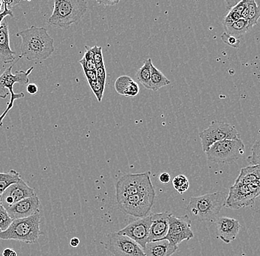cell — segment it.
<instances>
[{"label":"cell","instance_id":"6da1fadb","mask_svg":"<svg viewBox=\"0 0 260 256\" xmlns=\"http://www.w3.org/2000/svg\"><path fill=\"white\" fill-rule=\"evenodd\" d=\"M16 35L22 39L19 58L24 57L28 61H43L54 52V40L45 27L31 26L18 32Z\"/></svg>","mask_w":260,"mask_h":256},{"label":"cell","instance_id":"7a4b0ae2","mask_svg":"<svg viewBox=\"0 0 260 256\" xmlns=\"http://www.w3.org/2000/svg\"><path fill=\"white\" fill-rule=\"evenodd\" d=\"M227 194L222 191L190 198L186 207L189 218L198 222H211L216 218L225 207Z\"/></svg>","mask_w":260,"mask_h":256},{"label":"cell","instance_id":"3957f363","mask_svg":"<svg viewBox=\"0 0 260 256\" xmlns=\"http://www.w3.org/2000/svg\"><path fill=\"white\" fill-rule=\"evenodd\" d=\"M87 11V1L55 0L53 13L47 22L53 27L68 29L73 24L79 23Z\"/></svg>","mask_w":260,"mask_h":256},{"label":"cell","instance_id":"277c9868","mask_svg":"<svg viewBox=\"0 0 260 256\" xmlns=\"http://www.w3.org/2000/svg\"><path fill=\"white\" fill-rule=\"evenodd\" d=\"M40 225V212L27 218L13 220L8 229L0 233V240H15L26 244H34L44 234Z\"/></svg>","mask_w":260,"mask_h":256},{"label":"cell","instance_id":"5b68a950","mask_svg":"<svg viewBox=\"0 0 260 256\" xmlns=\"http://www.w3.org/2000/svg\"><path fill=\"white\" fill-rule=\"evenodd\" d=\"M12 69L13 65L10 66L0 76V98L6 99L8 95H11V99H10L9 103H8L7 107L3 112V114L0 116V127L3 126V121L7 116L8 112L14 107L15 100L23 98L24 97L23 92L16 94L14 92V84L16 83L22 84V85L27 84L29 82V75L31 74L34 67L32 66L27 71H16L15 74H12Z\"/></svg>","mask_w":260,"mask_h":256},{"label":"cell","instance_id":"8992f818","mask_svg":"<svg viewBox=\"0 0 260 256\" xmlns=\"http://www.w3.org/2000/svg\"><path fill=\"white\" fill-rule=\"evenodd\" d=\"M140 193H155L149 171L123 175L115 185L118 203L130 196Z\"/></svg>","mask_w":260,"mask_h":256},{"label":"cell","instance_id":"52a82bcc","mask_svg":"<svg viewBox=\"0 0 260 256\" xmlns=\"http://www.w3.org/2000/svg\"><path fill=\"white\" fill-rule=\"evenodd\" d=\"M245 145L240 138L215 142L206 152L208 160L216 163H232L244 155Z\"/></svg>","mask_w":260,"mask_h":256},{"label":"cell","instance_id":"ba28073f","mask_svg":"<svg viewBox=\"0 0 260 256\" xmlns=\"http://www.w3.org/2000/svg\"><path fill=\"white\" fill-rule=\"evenodd\" d=\"M199 136L205 153L215 142L240 138V134L235 126L219 121H212L207 129L199 133Z\"/></svg>","mask_w":260,"mask_h":256},{"label":"cell","instance_id":"9c48e42d","mask_svg":"<svg viewBox=\"0 0 260 256\" xmlns=\"http://www.w3.org/2000/svg\"><path fill=\"white\" fill-rule=\"evenodd\" d=\"M155 193H140L130 196L118 203L120 210L136 218H144L150 214L153 206Z\"/></svg>","mask_w":260,"mask_h":256},{"label":"cell","instance_id":"30bf717a","mask_svg":"<svg viewBox=\"0 0 260 256\" xmlns=\"http://www.w3.org/2000/svg\"><path fill=\"white\" fill-rule=\"evenodd\" d=\"M105 247L114 256H146L136 241L118 232L107 236Z\"/></svg>","mask_w":260,"mask_h":256},{"label":"cell","instance_id":"8fae6325","mask_svg":"<svg viewBox=\"0 0 260 256\" xmlns=\"http://www.w3.org/2000/svg\"><path fill=\"white\" fill-rule=\"evenodd\" d=\"M194 236L191 230V218L188 215L180 217L173 214L170 215L168 233L164 239L170 241L172 245L178 247L183 241H189Z\"/></svg>","mask_w":260,"mask_h":256},{"label":"cell","instance_id":"7c38bea8","mask_svg":"<svg viewBox=\"0 0 260 256\" xmlns=\"http://www.w3.org/2000/svg\"><path fill=\"white\" fill-rule=\"evenodd\" d=\"M151 224L152 215L149 214L144 218H138L133 223L129 224L121 231H118V233L133 239L140 247L144 249L148 243Z\"/></svg>","mask_w":260,"mask_h":256},{"label":"cell","instance_id":"4fadbf2b","mask_svg":"<svg viewBox=\"0 0 260 256\" xmlns=\"http://www.w3.org/2000/svg\"><path fill=\"white\" fill-rule=\"evenodd\" d=\"M256 197L248 186L235 183L229 190L225 206L228 208L238 210L245 207H252Z\"/></svg>","mask_w":260,"mask_h":256},{"label":"cell","instance_id":"5bb4252c","mask_svg":"<svg viewBox=\"0 0 260 256\" xmlns=\"http://www.w3.org/2000/svg\"><path fill=\"white\" fill-rule=\"evenodd\" d=\"M34 188L30 187L23 179L11 185L6 191L0 196L2 205L6 208L17 203L19 201L36 195Z\"/></svg>","mask_w":260,"mask_h":256},{"label":"cell","instance_id":"9a60e30c","mask_svg":"<svg viewBox=\"0 0 260 256\" xmlns=\"http://www.w3.org/2000/svg\"><path fill=\"white\" fill-rule=\"evenodd\" d=\"M41 202L38 196H32L6 207V211L13 220L27 218L40 212Z\"/></svg>","mask_w":260,"mask_h":256},{"label":"cell","instance_id":"2e32d148","mask_svg":"<svg viewBox=\"0 0 260 256\" xmlns=\"http://www.w3.org/2000/svg\"><path fill=\"white\" fill-rule=\"evenodd\" d=\"M217 236L225 244L235 241L240 229L238 220L229 217H219L215 222Z\"/></svg>","mask_w":260,"mask_h":256},{"label":"cell","instance_id":"e0dca14e","mask_svg":"<svg viewBox=\"0 0 260 256\" xmlns=\"http://www.w3.org/2000/svg\"><path fill=\"white\" fill-rule=\"evenodd\" d=\"M172 213L169 212L154 213L152 215V224L149 230L148 243L164 239L168 233L170 217Z\"/></svg>","mask_w":260,"mask_h":256},{"label":"cell","instance_id":"ac0fdd59","mask_svg":"<svg viewBox=\"0 0 260 256\" xmlns=\"http://www.w3.org/2000/svg\"><path fill=\"white\" fill-rule=\"evenodd\" d=\"M0 58L5 64H12L16 59V52L10 46L9 28L7 22H3L0 27Z\"/></svg>","mask_w":260,"mask_h":256},{"label":"cell","instance_id":"d6986e66","mask_svg":"<svg viewBox=\"0 0 260 256\" xmlns=\"http://www.w3.org/2000/svg\"><path fill=\"white\" fill-rule=\"evenodd\" d=\"M143 249L146 256H171L178 251V247L162 239L147 243Z\"/></svg>","mask_w":260,"mask_h":256},{"label":"cell","instance_id":"ffe728a7","mask_svg":"<svg viewBox=\"0 0 260 256\" xmlns=\"http://www.w3.org/2000/svg\"><path fill=\"white\" fill-rule=\"evenodd\" d=\"M114 87L117 93L123 96L135 97L139 93L138 83L128 76L118 77L115 81Z\"/></svg>","mask_w":260,"mask_h":256},{"label":"cell","instance_id":"44dd1931","mask_svg":"<svg viewBox=\"0 0 260 256\" xmlns=\"http://www.w3.org/2000/svg\"><path fill=\"white\" fill-rule=\"evenodd\" d=\"M259 179L260 166L259 165H249V166L242 168L235 183L248 186V185L256 182Z\"/></svg>","mask_w":260,"mask_h":256},{"label":"cell","instance_id":"7402d4cb","mask_svg":"<svg viewBox=\"0 0 260 256\" xmlns=\"http://www.w3.org/2000/svg\"><path fill=\"white\" fill-rule=\"evenodd\" d=\"M152 64L153 63H152V59L148 58L136 74V77L138 82L148 90H152L151 76H152Z\"/></svg>","mask_w":260,"mask_h":256},{"label":"cell","instance_id":"603a6c76","mask_svg":"<svg viewBox=\"0 0 260 256\" xmlns=\"http://www.w3.org/2000/svg\"><path fill=\"white\" fill-rule=\"evenodd\" d=\"M21 179L20 174L15 170H11L7 173H0V196L11 185L19 182Z\"/></svg>","mask_w":260,"mask_h":256},{"label":"cell","instance_id":"cb8c5ba5","mask_svg":"<svg viewBox=\"0 0 260 256\" xmlns=\"http://www.w3.org/2000/svg\"><path fill=\"white\" fill-rule=\"evenodd\" d=\"M170 81L164 76L161 71L159 70L152 64V76H151V86H152V90L157 91L161 89L162 87L170 85Z\"/></svg>","mask_w":260,"mask_h":256},{"label":"cell","instance_id":"d4e9b609","mask_svg":"<svg viewBox=\"0 0 260 256\" xmlns=\"http://www.w3.org/2000/svg\"><path fill=\"white\" fill-rule=\"evenodd\" d=\"M224 28H225V33L237 37V38L242 36L250 30L249 27H248V21L243 19H240V20L237 21L235 23L227 26Z\"/></svg>","mask_w":260,"mask_h":256},{"label":"cell","instance_id":"484cf974","mask_svg":"<svg viewBox=\"0 0 260 256\" xmlns=\"http://www.w3.org/2000/svg\"><path fill=\"white\" fill-rule=\"evenodd\" d=\"M248 6L249 8V14L247 21L248 27L251 30L253 26L257 25L260 18V2L257 3L254 0H248Z\"/></svg>","mask_w":260,"mask_h":256},{"label":"cell","instance_id":"4316f807","mask_svg":"<svg viewBox=\"0 0 260 256\" xmlns=\"http://www.w3.org/2000/svg\"><path fill=\"white\" fill-rule=\"evenodd\" d=\"M172 186L178 194H183L188 191L189 182L184 175H178L172 180Z\"/></svg>","mask_w":260,"mask_h":256},{"label":"cell","instance_id":"83f0119b","mask_svg":"<svg viewBox=\"0 0 260 256\" xmlns=\"http://www.w3.org/2000/svg\"><path fill=\"white\" fill-rule=\"evenodd\" d=\"M248 162L251 165L260 166V139L256 140L252 147L251 155L248 157Z\"/></svg>","mask_w":260,"mask_h":256},{"label":"cell","instance_id":"f1b7e54d","mask_svg":"<svg viewBox=\"0 0 260 256\" xmlns=\"http://www.w3.org/2000/svg\"><path fill=\"white\" fill-rule=\"evenodd\" d=\"M13 220L8 215L4 207H0V233L6 231L12 223Z\"/></svg>","mask_w":260,"mask_h":256},{"label":"cell","instance_id":"f546056e","mask_svg":"<svg viewBox=\"0 0 260 256\" xmlns=\"http://www.w3.org/2000/svg\"><path fill=\"white\" fill-rule=\"evenodd\" d=\"M89 87L91 90L93 92L95 95V98L98 101L101 102L104 96V92H105V88L101 85L100 83L96 82H88Z\"/></svg>","mask_w":260,"mask_h":256},{"label":"cell","instance_id":"4dcf8cb0","mask_svg":"<svg viewBox=\"0 0 260 256\" xmlns=\"http://www.w3.org/2000/svg\"><path fill=\"white\" fill-rule=\"evenodd\" d=\"M221 40H222L224 43L232 47V48H238L240 47V40L237 38V37L229 35V34L225 33V32H224L222 35H221Z\"/></svg>","mask_w":260,"mask_h":256},{"label":"cell","instance_id":"1f68e13d","mask_svg":"<svg viewBox=\"0 0 260 256\" xmlns=\"http://www.w3.org/2000/svg\"><path fill=\"white\" fill-rule=\"evenodd\" d=\"M241 19V14H239L237 11L234 10H230L229 12L228 13L226 17L224 18L223 25L224 27H227L235 23L237 21L240 20Z\"/></svg>","mask_w":260,"mask_h":256},{"label":"cell","instance_id":"d6a6232c","mask_svg":"<svg viewBox=\"0 0 260 256\" xmlns=\"http://www.w3.org/2000/svg\"><path fill=\"white\" fill-rule=\"evenodd\" d=\"M92 48L94 53V61H95L96 67H100V66L105 65L102 47L96 46V45H95V46L92 47Z\"/></svg>","mask_w":260,"mask_h":256},{"label":"cell","instance_id":"836d02e7","mask_svg":"<svg viewBox=\"0 0 260 256\" xmlns=\"http://www.w3.org/2000/svg\"><path fill=\"white\" fill-rule=\"evenodd\" d=\"M97 82L105 89L106 80H107V72L105 66H102L96 69Z\"/></svg>","mask_w":260,"mask_h":256},{"label":"cell","instance_id":"e575fe53","mask_svg":"<svg viewBox=\"0 0 260 256\" xmlns=\"http://www.w3.org/2000/svg\"><path fill=\"white\" fill-rule=\"evenodd\" d=\"M79 63L82 66L83 70H96L97 67L95 65V61H87L84 58H81Z\"/></svg>","mask_w":260,"mask_h":256},{"label":"cell","instance_id":"d590c367","mask_svg":"<svg viewBox=\"0 0 260 256\" xmlns=\"http://www.w3.org/2000/svg\"><path fill=\"white\" fill-rule=\"evenodd\" d=\"M84 74L85 77L87 78V82H96V70H84Z\"/></svg>","mask_w":260,"mask_h":256},{"label":"cell","instance_id":"8d00e7d4","mask_svg":"<svg viewBox=\"0 0 260 256\" xmlns=\"http://www.w3.org/2000/svg\"><path fill=\"white\" fill-rule=\"evenodd\" d=\"M3 4H4V3H3ZM8 16L14 17V14H13L12 11H11V10L8 9L7 6L4 4V10H3V12L0 14V27H1L5 18L8 17Z\"/></svg>","mask_w":260,"mask_h":256},{"label":"cell","instance_id":"74e56055","mask_svg":"<svg viewBox=\"0 0 260 256\" xmlns=\"http://www.w3.org/2000/svg\"><path fill=\"white\" fill-rule=\"evenodd\" d=\"M85 48L86 52L85 53H84V56H83V58L87 60V61H94V53L92 48L87 46V45H85Z\"/></svg>","mask_w":260,"mask_h":256},{"label":"cell","instance_id":"f35d334b","mask_svg":"<svg viewBox=\"0 0 260 256\" xmlns=\"http://www.w3.org/2000/svg\"><path fill=\"white\" fill-rule=\"evenodd\" d=\"M26 90H27V93L30 94V95H34L38 92L39 88L37 84L30 83V84H27Z\"/></svg>","mask_w":260,"mask_h":256},{"label":"cell","instance_id":"ab89813d","mask_svg":"<svg viewBox=\"0 0 260 256\" xmlns=\"http://www.w3.org/2000/svg\"><path fill=\"white\" fill-rule=\"evenodd\" d=\"M171 176L167 172L162 173L159 176V181L162 183V184H168L170 182Z\"/></svg>","mask_w":260,"mask_h":256},{"label":"cell","instance_id":"60d3db41","mask_svg":"<svg viewBox=\"0 0 260 256\" xmlns=\"http://www.w3.org/2000/svg\"><path fill=\"white\" fill-rule=\"evenodd\" d=\"M96 3L98 4L104 6H115V5L119 3V1L118 0H114V1H97Z\"/></svg>","mask_w":260,"mask_h":256},{"label":"cell","instance_id":"b9f144b4","mask_svg":"<svg viewBox=\"0 0 260 256\" xmlns=\"http://www.w3.org/2000/svg\"><path fill=\"white\" fill-rule=\"evenodd\" d=\"M4 4L7 6L8 9L11 10L12 8H14L16 5L19 4L20 2L19 1H14V0H11V1H3Z\"/></svg>","mask_w":260,"mask_h":256},{"label":"cell","instance_id":"7bdbcfd3","mask_svg":"<svg viewBox=\"0 0 260 256\" xmlns=\"http://www.w3.org/2000/svg\"><path fill=\"white\" fill-rule=\"evenodd\" d=\"M79 244H80V240L76 237L73 238L71 241H70V244L73 247H77Z\"/></svg>","mask_w":260,"mask_h":256},{"label":"cell","instance_id":"ee69618b","mask_svg":"<svg viewBox=\"0 0 260 256\" xmlns=\"http://www.w3.org/2000/svg\"><path fill=\"white\" fill-rule=\"evenodd\" d=\"M11 251H12V249H10V248H6V249L3 250V256H9Z\"/></svg>","mask_w":260,"mask_h":256},{"label":"cell","instance_id":"f6af8a7d","mask_svg":"<svg viewBox=\"0 0 260 256\" xmlns=\"http://www.w3.org/2000/svg\"><path fill=\"white\" fill-rule=\"evenodd\" d=\"M3 8H4V4H3V1H0V14H1L3 11H2V10H3Z\"/></svg>","mask_w":260,"mask_h":256},{"label":"cell","instance_id":"bcb514c9","mask_svg":"<svg viewBox=\"0 0 260 256\" xmlns=\"http://www.w3.org/2000/svg\"><path fill=\"white\" fill-rule=\"evenodd\" d=\"M9 256H17V253H16V251L12 249V251H11V254H10Z\"/></svg>","mask_w":260,"mask_h":256},{"label":"cell","instance_id":"7dc6e473","mask_svg":"<svg viewBox=\"0 0 260 256\" xmlns=\"http://www.w3.org/2000/svg\"><path fill=\"white\" fill-rule=\"evenodd\" d=\"M1 206H3V205H2L1 199H0V207Z\"/></svg>","mask_w":260,"mask_h":256}]
</instances>
